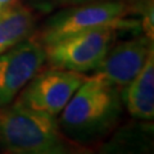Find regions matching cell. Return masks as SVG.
<instances>
[{
    "mask_svg": "<svg viewBox=\"0 0 154 154\" xmlns=\"http://www.w3.org/2000/svg\"><path fill=\"white\" fill-rule=\"evenodd\" d=\"M116 30L113 26L95 27L45 45L46 60L53 68L94 72L112 46Z\"/></svg>",
    "mask_w": 154,
    "mask_h": 154,
    "instance_id": "4",
    "label": "cell"
},
{
    "mask_svg": "<svg viewBox=\"0 0 154 154\" xmlns=\"http://www.w3.org/2000/svg\"><path fill=\"white\" fill-rule=\"evenodd\" d=\"M122 99L130 114L150 121L154 117V53H149L139 73L125 86Z\"/></svg>",
    "mask_w": 154,
    "mask_h": 154,
    "instance_id": "8",
    "label": "cell"
},
{
    "mask_svg": "<svg viewBox=\"0 0 154 154\" xmlns=\"http://www.w3.org/2000/svg\"><path fill=\"white\" fill-rule=\"evenodd\" d=\"M45 62L44 45L31 36L0 54V107L12 103Z\"/></svg>",
    "mask_w": 154,
    "mask_h": 154,
    "instance_id": "6",
    "label": "cell"
},
{
    "mask_svg": "<svg viewBox=\"0 0 154 154\" xmlns=\"http://www.w3.org/2000/svg\"><path fill=\"white\" fill-rule=\"evenodd\" d=\"M17 3H19V0H0V14H3L9 8L16 5Z\"/></svg>",
    "mask_w": 154,
    "mask_h": 154,
    "instance_id": "11",
    "label": "cell"
},
{
    "mask_svg": "<svg viewBox=\"0 0 154 154\" xmlns=\"http://www.w3.org/2000/svg\"><path fill=\"white\" fill-rule=\"evenodd\" d=\"M35 28L33 9L17 3L0 14V54L30 37Z\"/></svg>",
    "mask_w": 154,
    "mask_h": 154,
    "instance_id": "9",
    "label": "cell"
},
{
    "mask_svg": "<svg viewBox=\"0 0 154 154\" xmlns=\"http://www.w3.org/2000/svg\"><path fill=\"white\" fill-rule=\"evenodd\" d=\"M85 77L84 73L58 68L36 73L19 93L17 102L55 117L64 109Z\"/></svg>",
    "mask_w": 154,
    "mask_h": 154,
    "instance_id": "5",
    "label": "cell"
},
{
    "mask_svg": "<svg viewBox=\"0 0 154 154\" xmlns=\"http://www.w3.org/2000/svg\"><path fill=\"white\" fill-rule=\"evenodd\" d=\"M131 0H102L60 8L44 23L37 40L49 45L60 38L90 28L113 26L119 28H139L140 22L127 19L132 12Z\"/></svg>",
    "mask_w": 154,
    "mask_h": 154,
    "instance_id": "2",
    "label": "cell"
},
{
    "mask_svg": "<svg viewBox=\"0 0 154 154\" xmlns=\"http://www.w3.org/2000/svg\"><path fill=\"white\" fill-rule=\"evenodd\" d=\"M153 50V38L137 36L110 46L94 72L105 77L117 88H125L139 73L149 53Z\"/></svg>",
    "mask_w": 154,
    "mask_h": 154,
    "instance_id": "7",
    "label": "cell"
},
{
    "mask_svg": "<svg viewBox=\"0 0 154 154\" xmlns=\"http://www.w3.org/2000/svg\"><path fill=\"white\" fill-rule=\"evenodd\" d=\"M119 110L117 86L100 73L85 77L62 110V123L75 131L102 128Z\"/></svg>",
    "mask_w": 154,
    "mask_h": 154,
    "instance_id": "3",
    "label": "cell"
},
{
    "mask_svg": "<svg viewBox=\"0 0 154 154\" xmlns=\"http://www.w3.org/2000/svg\"><path fill=\"white\" fill-rule=\"evenodd\" d=\"M0 146L13 154H64L69 145L55 117L18 103L0 107Z\"/></svg>",
    "mask_w": 154,
    "mask_h": 154,
    "instance_id": "1",
    "label": "cell"
},
{
    "mask_svg": "<svg viewBox=\"0 0 154 154\" xmlns=\"http://www.w3.org/2000/svg\"><path fill=\"white\" fill-rule=\"evenodd\" d=\"M93 2H102V0H26V5L38 12L50 13L58 8H66Z\"/></svg>",
    "mask_w": 154,
    "mask_h": 154,
    "instance_id": "10",
    "label": "cell"
}]
</instances>
